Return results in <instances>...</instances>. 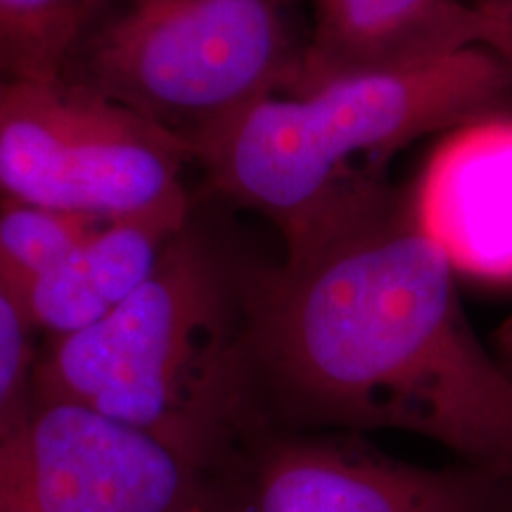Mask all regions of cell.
<instances>
[{"instance_id":"1","label":"cell","mask_w":512,"mask_h":512,"mask_svg":"<svg viewBox=\"0 0 512 512\" xmlns=\"http://www.w3.org/2000/svg\"><path fill=\"white\" fill-rule=\"evenodd\" d=\"M266 425L403 432L512 479V380L477 337L413 192L370 174L242 285Z\"/></svg>"},{"instance_id":"2","label":"cell","mask_w":512,"mask_h":512,"mask_svg":"<svg viewBox=\"0 0 512 512\" xmlns=\"http://www.w3.org/2000/svg\"><path fill=\"white\" fill-rule=\"evenodd\" d=\"M34 399L93 408L209 470L264 425L240 287L183 230L119 309L74 335L43 339Z\"/></svg>"},{"instance_id":"3","label":"cell","mask_w":512,"mask_h":512,"mask_svg":"<svg viewBox=\"0 0 512 512\" xmlns=\"http://www.w3.org/2000/svg\"><path fill=\"white\" fill-rule=\"evenodd\" d=\"M512 105V57L467 50L268 95L188 138L230 200L302 230L415 140Z\"/></svg>"},{"instance_id":"4","label":"cell","mask_w":512,"mask_h":512,"mask_svg":"<svg viewBox=\"0 0 512 512\" xmlns=\"http://www.w3.org/2000/svg\"><path fill=\"white\" fill-rule=\"evenodd\" d=\"M311 38L306 0H128L93 43L95 88L188 140L292 93Z\"/></svg>"},{"instance_id":"5","label":"cell","mask_w":512,"mask_h":512,"mask_svg":"<svg viewBox=\"0 0 512 512\" xmlns=\"http://www.w3.org/2000/svg\"><path fill=\"white\" fill-rule=\"evenodd\" d=\"M190 143L95 86L15 79L0 105V200L95 219L188 221Z\"/></svg>"},{"instance_id":"6","label":"cell","mask_w":512,"mask_h":512,"mask_svg":"<svg viewBox=\"0 0 512 512\" xmlns=\"http://www.w3.org/2000/svg\"><path fill=\"white\" fill-rule=\"evenodd\" d=\"M207 512H512V479L425 467L361 434L259 425L204 470Z\"/></svg>"},{"instance_id":"7","label":"cell","mask_w":512,"mask_h":512,"mask_svg":"<svg viewBox=\"0 0 512 512\" xmlns=\"http://www.w3.org/2000/svg\"><path fill=\"white\" fill-rule=\"evenodd\" d=\"M0 512H207V479L136 427L31 396L0 434Z\"/></svg>"},{"instance_id":"8","label":"cell","mask_w":512,"mask_h":512,"mask_svg":"<svg viewBox=\"0 0 512 512\" xmlns=\"http://www.w3.org/2000/svg\"><path fill=\"white\" fill-rule=\"evenodd\" d=\"M311 38L292 93L339 76L494 50L512 57V19L472 0H306Z\"/></svg>"},{"instance_id":"9","label":"cell","mask_w":512,"mask_h":512,"mask_svg":"<svg viewBox=\"0 0 512 512\" xmlns=\"http://www.w3.org/2000/svg\"><path fill=\"white\" fill-rule=\"evenodd\" d=\"M183 230L176 219L105 221L60 266L12 292L38 337L74 335L136 294Z\"/></svg>"},{"instance_id":"10","label":"cell","mask_w":512,"mask_h":512,"mask_svg":"<svg viewBox=\"0 0 512 512\" xmlns=\"http://www.w3.org/2000/svg\"><path fill=\"white\" fill-rule=\"evenodd\" d=\"M107 0H0V50L15 79L62 76L95 12Z\"/></svg>"},{"instance_id":"11","label":"cell","mask_w":512,"mask_h":512,"mask_svg":"<svg viewBox=\"0 0 512 512\" xmlns=\"http://www.w3.org/2000/svg\"><path fill=\"white\" fill-rule=\"evenodd\" d=\"M105 219L0 200V275L10 290L69 259Z\"/></svg>"},{"instance_id":"12","label":"cell","mask_w":512,"mask_h":512,"mask_svg":"<svg viewBox=\"0 0 512 512\" xmlns=\"http://www.w3.org/2000/svg\"><path fill=\"white\" fill-rule=\"evenodd\" d=\"M15 292L0 275V434L27 411L41 344Z\"/></svg>"},{"instance_id":"13","label":"cell","mask_w":512,"mask_h":512,"mask_svg":"<svg viewBox=\"0 0 512 512\" xmlns=\"http://www.w3.org/2000/svg\"><path fill=\"white\" fill-rule=\"evenodd\" d=\"M494 354L508 377L512 380V318H508L503 323V328L498 330L496 335V344H494Z\"/></svg>"},{"instance_id":"14","label":"cell","mask_w":512,"mask_h":512,"mask_svg":"<svg viewBox=\"0 0 512 512\" xmlns=\"http://www.w3.org/2000/svg\"><path fill=\"white\" fill-rule=\"evenodd\" d=\"M472 3L484 8L486 12H494L498 17L512 19V0H472Z\"/></svg>"},{"instance_id":"15","label":"cell","mask_w":512,"mask_h":512,"mask_svg":"<svg viewBox=\"0 0 512 512\" xmlns=\"http://www.w3.org/2000/svg\"><path fill=\"white\" fill-rule=\"evenodd\" d=\"M12 81H15V74H12V67L8 62V57H5L3 50H0V105H3L5 95H8Z\"/></svg>"}]
</instances>
